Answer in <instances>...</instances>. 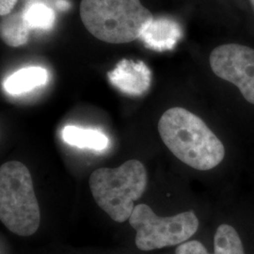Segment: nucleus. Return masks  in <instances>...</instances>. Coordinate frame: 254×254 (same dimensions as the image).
I'll return each mask as SVG.
<instances>
[{
  "label": "nucleus",
  "instance_id": "nucleus-1",
  "mask_svg": "<svg viewBox=\"0 0 254 254\" xmlns=\"http://www.w3.org/2000/svg\"><path fill=\"white\" fill-rule=\"evenodd\" d=\"M158 132L174 156L195 170H212L224 159L221 140L188 109L175 107L165 111L158 122Z\"/></svg>",
  "mask_w": 254,
  "mask_h": 254
},
{
  "label": "nucleus",
  "instance_id": "nucleus-2",
  "mask_svg": "<svg viewBox=\"0 0 254 254\" xmlns=\"http://www.w3.org/2000/svg\"><path fill=\"white\" fill-rule=\"evenodd\" d=\"M80 17L91 35L114 45L140 38L154 20L140 0H81Z\"/></svg>",
  "mask_w": 254,
  "mask_h": 254
},
{
  "label": "nucleus",
  "instance_id": "nucleus-3",
  "mask_svg": "<svg viewBox=\"0 0 254 254\" xmlns=\"http://www.w3.org/2000/svg\"><path fill=\"white\" fill-rule=\"evenodd\" d=\"M147 172L144 165L130 159L118 168H100L91 173L89 185L96 203L114 221L129 220L134 202L147 188Z\"/></svg>",
  "mask_w": 254,
  "mask_h": 254
},
{
  "label": "nucleus",
  "instance_id": "nucleus-4",
  "mask_svg": "<svg viewBox=\"0 0 254 254\" xmlns=\"http://www.w3.org/2000/svg\"><path fill=\"white\" fill-rule=\"evenodd\" d=\"M0 220L19 236H32L40 227L33 180L27 166L19 161L6 162L0 168Z\"/></svg>",
  "mask_w": 254,
  "mask_h": 254
},
{
  "label": "nucleus",
  "instance_id": "nucleus-5",
  "mask_svg": "<svg viewBox=\"0 0 254 254\" xmlns=\"http://www.w3.org/2000/svg\"><path fill=\"white\" fill-rule=\"evenodd\" d=\"M129 223L136 231V248L142 252L181 245L196 234L200 225L193 211L158 217L144 203L135 206Z\"/></svg>",
  "mask_w": 254,
  "mask_h": 254
},
{
  "label": "nucleus",
  "instance_id": "nucleus-6",
  "mask_svg": "<svg viewBox=\"0 0 254 254\" xmlns=\"http://www.w3.org/2000/svg\"><path fill=\"white\" fill-rule=\"evenodd\" d=\"M213 73L233 83L243 97L254 105V49L229 44L215 48L209 58Z\"/></svg>",
  "mask_w": 254,
  "mask_h": 254
},
{
  "label": "nucleus",
  "instance_id": "nucleus-7",
  "mask_svg": "<svg viewBox=\"0 0 254 254\" xmlns=\"http://www.w3.org/2000/svg\"><path fill=\"white\" fill-rule=\"evenodd\" d=\"M109 81L118 90L129 95L138 96L150 88L152 73L143 62L122 60L108 73Z\"/></svg>",
  "mask_w": 254,
  "mask_h": 254
},
{
  "label": "nucleus",
  "instance_id": "nucleus-8",
  "mask_svg": "<svg viewBox=\"0 0 254 254\" xmlns=\"http://www.w3.org/2000/svg\"><path fill=\"white\" fill-rule=\"evenodd\" d=\"M181 36V27L175 21L160 17L147 25L139 39L146 47L162 52L173 49Z\"/></svg>",
  "mask_w": 254,
  "mask_h": 254
},
{
  "label": "nucleus",
  "instance_id": "nucleus-9",
  "mask_svg": "<svg viewBox=\"0 0 254 254\" xmlns=\"http://www.w3.org/2000/svg\"><path fill=\"white\" fill-rule=\"evenodd\" d=\"M47 81L46 69L40 66H29L8 76L3 82V88L9 94L20 95L46 85Z\"/></svg>",
  "mask_w": 254,
  "mask_h": 254
},
{
  "label": "nucleus",
  "instance_id": "nucleus-10",
  "mask_svg": "<svg viewBox=\"0 0 254 254\" xmlns=\"http://www.w3.org/2000/svg\"><path fill=\"white\" fill-rule=\"evenodd\" d=\"M63 138L69 145L96 151H103L109 144L108 136L100 131L73 126L64 127Z\"/></svg>",
  "mask_w": 254,
  "mask_h": 254
},
{
  "label": "nucleus",
  "instance_id": "nucleus-11",
  "mask_svg": "<svg viewBox=\"0 0 254 254\" xmlns=\"http://www.w3.org/2000/svg\"><path fill=\"white\" fill-rule=\"evenodd\" d=\"M29 30L23 11L10 12L6 16H2L0 33L2 40L7 46L18 47L26 45L28 41Z\"/></svg>",
  "mask_w": 254,
  "mask_h": 254
},
{
  "label": "nucleus",
  "instance_id": "nucleus-12",
  "mask_svg": "<svg viewBox=\"0 0 254 254\" xmlns=\"http://www.w3.org/2000/svg\"><path fill=\"white\" fill-rule=\"evenodd\" d=\"M214 254H245L241 238L233 226H218L214 236Z\"/></svg>",
  "mask_w": 254,
  "mask_h": 254
},
{
  "label": "nucleus",
  "instance_id": "nucleus-13",
  "mask_svg": "<svg viewBox=\"0 0 254 254\" xmlns=\"http://www.w3.org/2000/svg\"><path fill=\"white\" fill-rule=\"evenodd\" d=\"M24 18L29 29L48 30L54 26L55 11L44 3H32L23 11Z\"/></svg>",
  "mask_w": 254,
  "mask_h": 254
},
{
  "label": "nucleus",
  "instance_id": "nucleus-14",
  "mask_svg": "<svg viewBox=\"0 0 254 254\" xmlns=\"http://www.w3.org/2000/svg\"><path fill=\"white\" fill-rule=\"evenodd\" d=\"M175 254H211L205 247L197 240L187 241L178 246L175 250Z\"/></svg>",
  "mask_w": 254,
  "mask_h": 254
},
{
  "label": "nucleus",
  "instance_id": "nucleus-15",
  "mask_svg": "<svg viewBox=\"0 0 254 254\" xmlns=\"http://www.w3.org/2000/svg\"><path fill=\"white\" fill-rule=\"evenodd\" d=\"M18 0H0V14L6 16L11 12Z\"/></svg>",
  "mask_w": 254,
  "mask_h": 254
},
{
  "label": "nucleus",
  "instance_id": "nucleus-16",
  "mask_svg": "<svg viewBox=\"0 0 254 254\" xmlns=\"http://www.w3.org/2000/svg\"><path fill=\"white\" fill-rule=\"evenodd\" d=\"M58 9H62V10H66V9L70 8V3L67 0H58L56 2Z\"/></svg>",
  "mask_w": 254,
  "mask_h": 254
},
{
  "label": "nucleus",
  "instance_id": "nucleus-17",
  "mask_svg": "<svg viewBox=\"0 0 254 254\" xmlns=\"http://www.w3.org/2000/svg\"><path fill=\"white\" fill-rule=\"evenodd\" d=\"M251 3H252V5H253V8L254 9V0H251Z\"/></svg>",
  "mask_w": 254,
  "mask_h": 254
}]
</instances>
